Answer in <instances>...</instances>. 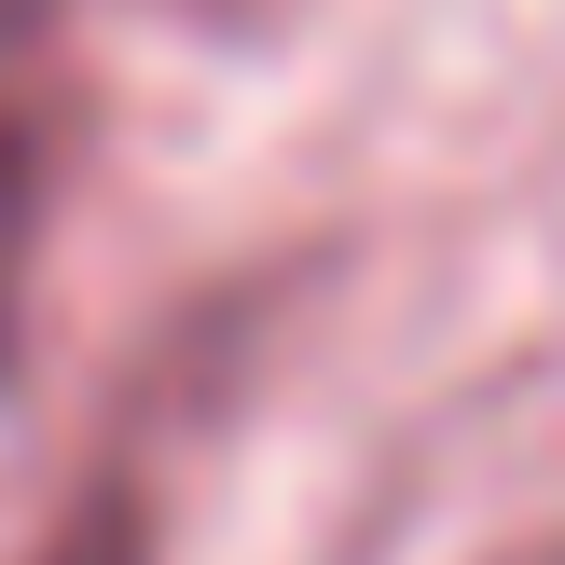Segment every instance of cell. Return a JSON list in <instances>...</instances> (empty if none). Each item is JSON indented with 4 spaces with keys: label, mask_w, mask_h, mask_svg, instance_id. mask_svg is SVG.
<instances>
[{
    "label": "cell",
    "mask_w": 565,
    "mask_h": 565,
    "mask_svg": "<svg viewBox=\"0 0 565 565\" xmlns=\"http://www.w3.org/2000/svg\"><path fill=\"white\" fill-rule=\"evenodd\" d=\"M524 565H565V539H552V552H524Z\"/></svg>",
    "instance_id": "obj_4"
},
{
    "label": "cell",
    "mask_w": 565,
    "mask_h": 565,
    "mask_svg": "<svg viewBox=\"0 0 565 565\" xmlns=\"http://www.w3.org/2000/svg\"><path fill=\"white\" fill-rule=\"evenodd\" d=\"M83 166V55H70V0H0V359H14V303H28V248H42L55 193Z\"/></svg>",
    "instance_id": "obj_1"
},
{
    "label": "cell",
    "mask_w": 565,
    "mask_h": 565,
    "mask_svg": "<svg viewBox=\"0 0 565 565\" xmlns=\"http://www.w3.org/2000/svg\"><path fill=\"white\" fill-rule=\"evenodd\" d=\"M28 565H138V483H97L70 524H55Z\"/></svg>",
    "instance_id": "obj_2"
},
{
    "label": "cell",
    "mask_w": 565,
    "mask_h": 565,
    "mask_svg": "<svg viewBox=\"0 0 565 565\" xmlns=\"http://www.w3.org/2000/svg\"><path fill=\"white\" fill-rule=\"evenodd\" d=\"M166 14H207V28H263L276 0H166Z\"/></svg>",
    "instance_id": "obj_3"
}]
</instances>
